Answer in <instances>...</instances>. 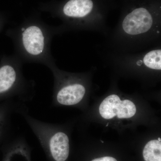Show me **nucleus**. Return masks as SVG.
<instances>
[{"mask_svg":"<svg viewBox=\"0 0 161 161\" xmlns=\"http://www.w3.org/2000/svg\"><path fill=\"white\" fill-rule=\"evenodd\" d=\"M98 47L115 53L143 51L161 43V0H123L119 20Z\"/></svg>","mask_w":161,"mask_h":161,"instance_id":"nucleus-1","label":"nucleus"},{"mask_svg":"<svg viewBox=\"0 0 161 161\" xmlns=\"http://www.w3.org/2000/svg\"><path fill=\"white\" fill-rule=\"evenodd\" d=\"M61 34L59 26H50L36 19L26 20L8 32L14 55L23 64H41L49 69L56 64L51 49L52 40Z\"/></svg>","mask_w":161,"mask_h":161,"instance_id":"nucleus-2","label":"nucleus"},{"mask_svg":"<svg viewBox=\"0 0 161 161\" xmlns=\"http://www.w3.org/2000/svg\"><path fill=\"white\" fill-rule=\"evenodd\" d=\"M115 6V0H66L57 14L62 21V33L86 31L100 33L107 37L111 30L107 16Z\"/></svg>","mask_w":161,"mask_h":161,"instance_id":"nucleus-3","label":"nucleus"},{"mask_svg":"<svg viewBox=\"0 0 161 161\" xmlns=\"http://www.w3.org/2000/svg\"><path fill=\"white\" fill-rule=\"evenodd\" d=\"M23 63L14 54L3 59L0 66V99L26 103L33 100L35 83L23 75Z\"/></svg>","mask_w":161,"mask_h":161,"instance_id":"nucleus-4","label":"nucleus"},{"mask_svg":"<svg viewBox=\"0 0 161 161\" xmlns=\"http://www.w3.org/2000/svg\"><path fill=\"white\" fill-rule=\"evenodd\" d=\"M98 49V54L103 61L119 69L134 72L161 71V43L136 53H115Z\"/></svg>","mask_w":161,"mask_h":161,"instance_id":"nucleus-5","label":"nucleus"},{"mask_svg":"<svg viewBox=\"0 0 161 161\" xmlns=\"http://www.w3.org/2000/svg\"><path fill=\"white\" fill-rule=\"evenodd\" d=\"M49 69L54 80L52 105L71 106L80 103L86 92L82 75L61 70L56 64Z\"/></svg>","mask_w":161,"mask_h":161,"instance_id":"nucleus-6","label":"nucleus"},{"mask_svg":"<svg viewBox=\"0 0 161 161\" xmlns=\"http://www.w3.org/2000/svg\"><path fill=\"white\" fill-rule=\"evenodd\" d=\"M102 117L111 119L115 116L119 119L131 118L136 112L135 105L130 100H121L116 95H111L104 99L99 108Z\"/></svg>","mask_w":161,"mask_h":161,"instance_id":"nucleus-7","label":"nucleus"},{"mask_svg":"<svg viewBox=\"0 0 161 161\" xmlns=\"http://www.w3.org/2000/svg\"><path fill=\"white\" fill-rule=\"evenodd\" d=\"M146 161H161V143L157 140L150 141L146 145L143 151Z\"/></svg>","mask_w":161,"mask_h":161,"instance_id":"nucleus-8","label":"nucleus"},{"mask_svg":"<svg viewBox=\"0 0 161 161\" xmlns=\"http://www.w3.org/2000/svg\"><path fill=\"white\" fill-rule=\"evenodd\" d=\"M92 161H117L114 158L111 157H104L101 158H96Z\"/></svg>","mask_w":161,"mask_h":161,"instance_id":"nucleus-9","label":"nucleus"},{"mask_svg":"<svg viewBox=\"0 0 161 161\" xmlns=\"http://www.w3.org/2000/svg\"><path fill=\"white\" fill-rule=\"evenodd\" d=\"M158 141H159V142H161V138H158Z\"/></svg>","mask_w":161,"mask_h":161,"instance_id":"nucleus-10","label":"nucleus"},{"mask_svg":"<svg viewBox=\"0 0 161 161\" xmlns=\"http://www.w3.org/2000/svg\"><path fill=\"white\" fill-rule=\"evenodd\" d=\"M108 124H109V123H108V124H107V125L106 127L108 126Z\"/></svg>","mask_w":161,"mask_h":161,"instance_id":"nucleus-11","label":"nucleus"},{"mask_svg":"<svg viewBox=\"0 0 161 161\" xmlns=\"http://www.w3.org/2000/svg\"><path fill=\"white\" fill-rule=\"evenodd\" d=\"M101 142H102V143H103V142H103V141H101Z\"/></svg>","mask_w":161,"mask_h":161,"instance_id":"nucleus-12","label":"nucleus"},{"mask_svg":"<svg viewBox=\"0 0 161 161\" xmlns=\"http://www.w3.org/2000/svg\"></svg>","mask_w":161,"mask_h":161,"instance_id":"nucleus-13","label":"nucleus"}]
</instances>
